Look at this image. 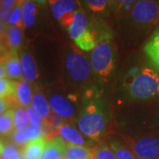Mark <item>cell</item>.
Instances as JSON below:
<instances>
[{
	"label": "cell",
	"mask_w": 159,
	"mask_h": 159,
	"mask_svg": "<svg viewBox=\"0 0 159 159\" xmlns=\"http://www.w3.org/2000/svg\"><path fill=\"white\" fill-rule=\"evenodd\" d=\"M49 104L51 110L57 112L62 119L71 120L74 117L75 111L74 104L66 97L58 95L53 96L51 97Z\"/></svg>",
	"instance_id": "cell-9"
},
{
	"label": "cell",
	"mask_w": 159,
	"mask_h": 159,
	"mask_svg": "<svg viewBox=\"0 0 159 159\" xmlns=\"http://www.w3.org/2000/svg\"><path fill=\"white\" fill-rule=\"evenodd\" d=\"M25 133H26V135L28 137L29 142L37 140V139H39L41 137H44L43 127L37 125H33V124L29 125L26 128Z\"/></svg>",
	"instance_id": "cell-30"
},
{
	"label": "cell",
	"mask_w": 159,
	"mask_h": 159,
	"mask_svg": "<svg viewBox=\"0 0 159 159\" xmlns=\"http://www.w3.org/2000/svg\"><path fill=\"white\" fill-rule=\"evenodd\" d=\"M64 156L67 159H90L91 148L66 143Z\"/></svg>",
	"instance_id": "cell-18"
},
{
	"label": "cell",
	"mask_w": 159,
	"mask_h": 159,
	"mask_svg": "<svg viewBox=\"0 0 159 159\" xmlns=\"http://www.w3.org/2000/svg\"><path fill=\"white\" fill-rule=\"evenodd\" d=\"M57 136H60L66 143L77 146H85V139L81 133L71 125L63 124L57 131Z\"/></svg>",
	"instance_id": "cell-12"
},
{
	"label": "cell",
	"mask_w": 159,
	"mask_h": 159,
	"mask_svg": "<svg viewBox=\"0 0 159 159\" xmlns=\"http://www.w3.org/2000/svg\"><path fill=\"white\" fill-rule=\"evenodd\" d=\"M27 113H28V117H29V122L33 125H37L40 126H43L44 125V122H43V119L41 118L38 112L34 110L33 107V105H29L27 108Z\"/></svg>",
	"instance_id": "cell-32"
},
{
	"label": "cell",
	"mask_w": 159,
	"mask_h": 159,
	"mask_svg": "<svg viewBox=\"0 0 159 159\" xmlns=\"http://www.w3.org/2000/svg\"><path fill=\"white\" fill-rule=\"evenodd\" d=\"M1 159H22L21 148H19L14 143L5 147Z\"/></svg>",
	"instance_id": "cell-29"
},
{
	"label": "cell",
	"mask_w": 159,
	"mask_h": 159,
	"mask_svg": "<svg viewBox=\"0 0 159 159\" xmlns=\"http://www.w3.org/2000/svg\"><path fill=\"white\" fill-rule=\"evenodd\" d=\"M14 110L10 109L4 114L0 115V136L8 137L11 136L14 132Z\"/></svg>",
	"instance_id": "cell-19"
},
{
	"label": "cell",
	"mask_w": 159,
	"mask_h": 159,
	"mask_svg": "<svg viewBox=\"0 0 159 159\" xmlns=\"http://www.w3.org/2000/svg\"><path fill=\"white\" fill-rule=\"evenodd\" d=\"M47 141L44 137L29 142L21 148L22 159H41Z\"/></svg>",
	"instance_id": "cell-14"
},
{
	"label": "cell",
	"mask_w": 159,
	"mask_h": 159,
	"mask_svg": "<svg viewBox=\"0 0 159 159\" xmlns=\"http://www.w3.org/2000/svg\"><path fill=\"white\" fill-rule=\"evenodd\" d=\"M17 6V0H0V6L6 8L8 10H11V11Z\"/></svg>",
	"instance_id": "cell-33"
},
{
	"label": "cell",
	"mask_w": 159,
	"mask_h": 159,
	"mask_svg": "<svg viewBox=\"0 0 159 159\" xmlns=\"http://www.w3.org/2000/svg\"><path fill=\"white\" fill-rule=\"evenodd\" d=\"M59 159H67V158H66V157H60V158H59Z\"/></svg>",
	"instance_id": "cell-41"
},
{
	"label": "cell",
	"mask_w": 159,
	"mask_h": 159,
	"mask_svg": "<svg viewBox=\"0 0 159 159\" xmlns=\"http://www.w3.org/2000/svg\"><path fill=\"white\" fill-rule=\"evenodd\" d=\"M157 33H158V34H159V32H157Z\"/></svg>",
	"instance_id": "cell-43"
},
{
	"label": "cell",
	"mask_w": 159,
	"mask_h": 159,
	"mask_svg": "<svg viewBox=\"0 0 159 159\" xmlns=\"http://www.w3.org/2000/svg\"><path fill=\"white\" fill-rule=\"evenodd\" d=\"M145 53L159 71V34L154 35L144 48Z\"/></svg>",
	"instance_id": "cell-20"
},
{
	"label": "cell",
	"mask_w": 159,
	"mask_h": 159,
	"mask_svg": "<svg viewBox=\"0 0 159 159\" xmlns=\"http://www.w3.org/2000/svg\"><path fill=\"white\" fill-rule=\"evenodd\" d=\"M129 94L136 99H148L159 94V75L150 68H142L128 77Z\"/></svg>",
	"instance_id": "cell-3"
},
{
	"label": "cell",
	"mask_w": 159,
	"mask_h": 159,
	"mask_svg": "<svg viewBox=\"0 0 159 159\" xmlns=\"http://www.w3.org/2000/svg\"><path fill=\"white\" fill-rule=\"evenodd\" d=\"M7 24L2 22L0 20V39H3L5 37L6 33V29H7Z\"/></svg>",
	"instance_id": "cell-36"
},
{
	"label": "cell",
	"mask_w": 159,
	"mask_h": 159,
	"mask_svg": "<svg viewBox=\"0 0 159 159\" xmlns=\"http://www.w3.org/2000/svg\"><path fill=\"white\" fill-rule=\"evenodd\" d=\"M6 75V69L4 66V64H0V79L5 78V76Z\"/></svg>",
	"instance_id": "cell-37"
},
{
	"label": "cell",
	"mask_w": 159,
	"mask_h": 159,
	"mask_svg": "<svg viewBox=\"0 0 159 159\" xmlns=\"http://www.w3.org/2000/svg\"><path fill=\"white\" fill-rule=\"evenodd\" d=\"M11 10H8L6 8L1 7L0 6V20L2 22L8 24V20H9V17L11 14Z\"/></svg>",
	"instance_id": "cell-34"
},
{
	"label": "cell",
	"mask_w": 159,
	"mask_h": 159,
	"mask_svg": "<svg viewBox=\"0 0 159 159\" xmlns=\"http://www.w3.org/2000/svg\"><path fill=\"white\" fill-rule=\"evenodd\" d=\"M21 69L23 78L27 81H34L38 78V70L34 57L29 53L21 55Z\"/></svg>",
	"instance_id": "cell-16"
},
{
	"label": "cell",
	"mask_w": 159,
	"mask_h": 159,
	"mask_svg": "<svg viewBox=\"0 0 159 159\" xmlns=\"http://www.w3.org/2000/svg\"><path fill=\"white\" fill-rule=\"evenodd\" d=\"M27 0H17L18 2V5H20V6H22L23 3H25Z\"/></svg>",
	"instance_id": "cell-39"
},
{
	"label": "cell",
	"mask_w": 159,
	"mask_h": 159,
	"mask_svg": "<svg viewBox=\"0 0 159 159\" xmlns=\"http://www.w3.org/2000/svg\"><path fill=\"white\" fill-rule=\"evenodd\" d=\"M67 30L71 38L81 51H93L101 42L98 30L93 28L84 11L80 9L75 12L74 20Z\"/></svg>",
	"instance_id": "cell-2"
},
{
	"label": "cell",
	"mask_w": 159,
	"mask_h": 159,
	"mask_svg": "<svg viewBox=\"0 0 159 159\" xmlns=\"http://www.w3.org/2000/svg\"><path fill=\"white\" fill-rule=\"evenodd\" d=\"M23 32L21 28L15 26H8L4 41L7 49L11 53H18L22 43Z\"/></svg>",
	"instance_id": "cell-11"
},
{
	"label": "cell",
	"mask_w": 159,
	"mask_h": 159,
	"mask_svg": "<svg viewBox=\"0 0 159 159\" xmlns=\"http://www.w3.org/2000/svg\"><path fill=\"white\" fill-rule=\"evenodd\" d=\"M154 159H159V157H156V158H154Z\"/></svg>",
	"instance_id": "cell-42"
},
{
	"label": "cell",
	"mask_w": 159,
	"mask_h": 159,
	"mask_svg": "<svg viewBox=\"0 0 159 159\" xmlns=\"http://www.w3.org/2000/svg\"><path fill=\"white\" fill-rule=\"evenodd\" d=\"M66 146V142L60 136L48 141L41 159H59L65 153Z\"/></svg>",
	"instance_id": "cell-10"
},
{
	"label": "cell",
	"mask_w": 159,
	"mask_h": 159,
	"mask_svg": "<svg viewBox=\"0 0 159 159\" xmlns=\"http://www.w3.org/2000/svg\"><path fill=\"white\" fill-rule=\"evenodd\" d=\"M133 152L140 159H154L159 157V139L145 137L133 143Z\"/></svg>",
	"instance_id": "cell-8"
},
{
	"label": "cell",
	"mask_w": 159,
	"mask_h": 159,
	"mask_svg": "<svg viewBox=\"0 0 159 159\" xmlns=\"http://www.w3.org/2000/svg\"><path fill=\"white\" fill-rule=\"evenodd\" d=\"M4 149H5V146H4V143L0 141V157L2 156V154L4 152Z\"/></svg>",
	"instance_id": "cell-38"
},
{
	"label": "cell",
	"mask_w": 159,
	"mask_h": 159,
	"mask_svg": "<svg viewBox=\"0 0 159 159\" xmlns=\"http://www.w3.org/2000/svg\"><path fill=\"white\" fill-rule=\"evenodd\" d=\"M33 1H34V2H37V3H45L46 1H48V0H33Z\"/></svg>",
	"instance_id": "cell-40"
},
{
	"label": "cell",
	"mask_w": 159,
	"mask_h": 159,
	"mask_svg": "<svg viewBox=\"0 0 159 159\" xmlns=\"http://www.w3.org/2000/svg\"><path fill=\"white\" fill-rule=\"evenodd\" d=\"M14 128L17 131H24L29 126V119L27 113V110L24 107H17L14 110Z\"/></svg>",
	"instance_id": "cell-23"
},
{
	"label": "cell",
	"mask_w": 159,
	"mask_h": 159,
	"mask_svg": "<svg viewBox=\"0 0 159 159\" xmlns=\"http://www.w3.org/2000/svg\"><path fill=\"white\" fill-rule=\"evenodd\" d=\"M32 105L43 119H46L51 111L44 96L39 92L34 93L32 97Z\"/></svg>",
	"instance_id": "cell-21"
},
{
	"label": "cell",
	"mask_w": 159,
	"mask_h": 159,
	"mask_svg": "<svg viewBox=\"0 0 159 159\" xmlns=\"http://www.w3.org/2000/svg\"><path fill=\"white\" fill-rule=\"evenodd\" d=\"M91 66L102 78H107L114 68L113 46L111 39L99 42L92 51Z\"/></svg>",
	"instance_id": "cell-4"
},
{
	"label": "cell",
	"mask_w": 159,
	"mask_h": 159,
	"mask_svg": "<svg viewBox=\"0 0 159 159\" xmlns=\"http://www.w3.org/2000/svg\"><path fill=\"white\" fill-rule=\"evenodd\" d=\"M22 23L26 29L32 28L36 20L37 6L33 0H27L22 4Z\"/></svg>",
	"instance_id": "cell-17"
},
{
	"label": "cell",
	"mask_w": 159,
	"mask_h": 159,
	"mask_svg": "<svg viewBox=\"0 0 159 159\" xmlns=\"http://www.w3.org/2000/svg\"><path fill=\"white\" fill-rule=\"evenodd\" d=\"M8 26H15L23 29L22 23V6L18 5L15 6L11 11L9 20H8Z\"/></svg>",
	"instance_id": "cell-27"
},
{
	"label": "cell",
	"mask_w": 159,
	"mask_h": 159,
	"mask_svg": "<svg viewBox=\"0 0 159 159\" xmlns=\"http://www.w3.org/2000/svg\"><path fill=\"white\" fill-rule=\"evenodd\" d=\"M85 2L89 10L97 13L103 12L111 5V0H85Z\"/></svg>",
	"instance_id": "cell-28"
},
{
	"label": "cell",
	"mask_w": 159,
	"mask_h": 159,
	"mask_svg": "<svg viewBox=\"0 0 159 159\" xmlns=\"http://www.w3.org/2000/svg\"><path fill=\"white\" fill-rule=\"evenodd\" d=\"M131 17L142 26L157 24L159 21V0H138L131 9Z\"/></svg>",
	"instance_id": "cell-5"
},
{
	"label": "cell",
	"mask_w": 159,
	"mask_h": 159,
	"mask_svg": "<svg viewBox=\"0 0 159 159\" xmlns=\"http://www.w3.org/2000/svg\"><path fill=\"white\" fill-rule=\"evenodd\" d=\"M10 108L11 106L6 98H0V115L5 113L8 110H10Z\"/></svg>",
	"instance_id": "cell-35"
},
{
	"label": "cell",
	"mask_w": 159,
	"mask_h": 159,
	"mask_svg": "<svg viewBox=\"0 0 159 159\" xmlns=\"http://www.w3.org/2000/svg\"><path fill=\"white\" fill-rule=\"evenodd\" d=\"M51 13L61 25L68 29L74 20L75 12L79 10L76 0H48Z\"/></svg>",
	"instance_id": "cell-6"
},
{
	"label": "cell",
	"mask_w": 159,
	"mask_h": 159,
	"mask_svg": "<svg viewBox=\"0 0 159 159\" xmlns=\"http://www.w3.org/2000/svg\"><path fill=\"white\" fill-rule=\"evenodd\" d=\"M19 106L28 107L32 102V92L29 82L26 80L16 81L14 93L12 95Z\"/></svg>",
	"instance_id": "cell-13"
},
{
	"label": "cell",
	"mask_w": 159,
	"mask_h": 159,
	"mask_svg": "<svg viewBox=\"0 0 159 159\" xmlns=\"http://www.w3.org/2000/svg\"><path fill=\"white\" fill-rule=\"evenodd\" d=\"M108 124L107 107L93 92L87 97L78 119L80 131L92 140H99Z\"/></svg>",
	"instance_id": "cell-1"
},
{
	"label": "cell",
	"mask_w": 159,
	"mask_h": 159,
	"mask_svg": "<svg viewBox=\"0 0 159 159\" xmlns=\"http://www.w3.org/2000/svg\"><path fill=\"white\" fill-rule=\"evenodd\" d=\"M90 159H117V157L111 146L100 143L91 148Z\"/></svg>",
	"instance_id": "cell-22"
},
{
	"label": "cell",
	"mask_w": 159,
	"mask_h": 159,
	"mask_svg": "<svg viewBox=\"0 0 159 159\" xmlns=\"http://www.w3.org/2000/svg\"><path fill=\"white\" fill-rule=\"evenodd\" d=\"M16 80L3 78L0 79V98H6L9 96H12L15 89Z\"/></svg>",
	"instance_id": "cell-25"
},
{
	"label": "cell",
	"mask_w": 159,
	"mask_h": 159,
	"mask_svg": "<svg viewBox=\"0 0 159 159\" xmlns=\"http://www.w3.org/2000/svg\"><path fill=\"white\" fill-rule=\"evenodd\" d=\"M138 0H111L110 7L118 13H124L129 11Z\"/></svg>",
	"instance_id": "cell-24"
},
{
	"label": "cell",
	"mask_w": 159,
	"mask_h": 159,
	"mask_svg": "<svg viewBox=\"0 0 159 159\" xmlns=\"http://www.w3.org/2000/svg\"><path fill=\"white\" fill-rule=\"evenodd\" d=\"M66 66L70 76L75 80L84 81L89 77L90 64L78 51H73L66 56Z\"/></svg>",
	"instance_id": "cell-7"
},
{
	"label": "cell",
	"mask_w": 159,
	"mask_h": 159,
	"mask_svg": "<svg viewBox=\"0 0 159 159\" xmlns=\"http://www.w3.org/2000/svg\"><path fill=\"white\" fill-rule=\"evenodd\" d=\"M4 66L6 69V76L9 79L16 81L22 80L21 63L18 57V53H11L4 63Z\"/></svg>",
	"instance_id": "cell-15"
},
{
	"label": "cell",
	"mask_w": 159,
	"mask_h": 159,
	"mask_svg": "<svg viewBox=\"0 0 159 159\" xmlns=\"http://www.w3.org/2000/svg\"><path fill=\"white\" fill-rule=\"evenodd\" d=\"M111 148H112L117 159H135L130 150L125 148L119 142H112L111 143Z\"/></svg>",
	"instance_id": "cell-26"
},
{
	"label": "cell",
	"mask_w": 159,
	"mask_h": 159,
	"mask_svg": "<svg viewBox=\"0 0 159 159\" xmlns=\"http://www.w3.org/2000/svg\"><path fill=\"white\" fill-rule=\"evenodd\" d=\"M11 141L13 142V143L18 146L19 148H22L25 145H27L29 143V139L26 135L25 130L24 131H17L15 130L11 135Z\"/></svg>",
	"instance_id": "cell-31"
}]
</instances>
